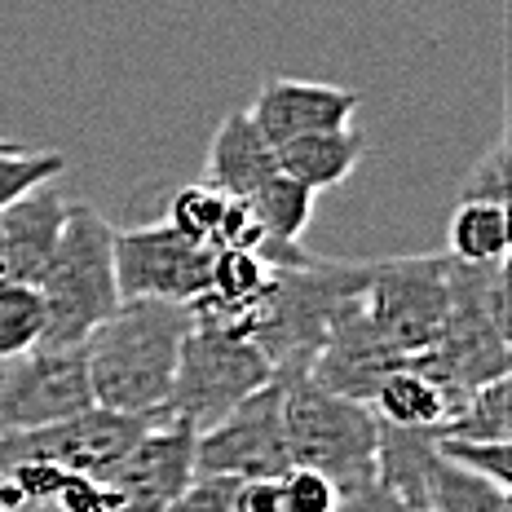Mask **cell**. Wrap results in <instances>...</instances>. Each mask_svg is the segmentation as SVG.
<instances>
[{
  "label": "cell",
  "mask_w": 512,
  "mask_h": 512,
  "mask_svg": "<svg viewBox=\"0 0 512 512\" xmlns=\"http://www.w3.org/2000/svg\"><path fill=\"white\" fill-rule=\"evenodd\" d=\"M190 336V309L173 301H120L106 323L84 336L93 407L155 420L173 389L181 345Z\"/></svg>",
  "instance_id": "obj_1"
},
{
  "label": "cell",
  "mask_w": 512,
  "mask_h": 512,
  "mask_svg": "<svg viewBox=\"0 0 512 512\" xmlns=\"http://www.w3.org/2000/svg\"><path fill=\"white\" fill-rule=\"evenodd\" d=\"M371 265L309 256L301 265H279L270 274V292H265V305L256 314L248 340L270 358L274 380L305 376L309 362L323 349V340L332 336V327L354 305H362Z\"/></svg>",
  "instance_id": "obj_2"
},
{
  "label": "cell",
  "mask_w": 512,
  "mask_h": 512,
  "mask_svg": "<svg viewBox=\"0 0 512 512\" xmlns=\"http://www.w3.org/2000/svg\"><path fill=\"white\" fill-rule=\"evenodd\" d=\"M45 301L40 345H84V336L120 309L115 226L93 204H67V226L36 283Z\"/></svg>",
  "instance_id": "obj_3"
},
{
  "label": "cell",
  "mask_w": 512,
  "mask_h": 512,
  "mask_svg": "<svg viewBox=\"0 0 512 512\" xmlns=\"http://www.w3.org/2000/svg\"><path fill=\"white\" fill-rule=\"evenodd\" d=\"M283 437L296 468L332 477L340 495L376 482V411L367 402L336 398L305 376H283Z\"/></svg>",
  "instance_id": "obj_4"
},
{
  "label": "cell",
  "mask_w": 512,
  "mask_h": 512,
  "mask_svg": "<svg viewBox=\"0 0 512 512\" xmlns=\"http://www.w3.org/2000/svg\"><path fill=\"white\" fill-rule=\"evenodd\" d=\"M274 384V367L248 336L217 332V327H195L181 345L173 389L155 420H181L186 429L204 433L217 420H226L234 407Z\"/></svg>",
  "instance_id": "obj_5"
},
{
  "label": "cell",
  "mask_w": 512,
  "mask_h": 512,
  "mask_svg": "<svg viewBox=\"0 0 512 512\" xmlns=\"http://www.w3.org/2000/svg\"><path fill=\"white\" fill-rule=\"evenodd\" d=\"M362 314L402 362L420 358L451 314V256H398L371 265Z\"/></svg>",
  "instance_id": "obj_6"
},
{
  "label": "cell",
  "mask_w": 512,
  "mask_h": 512,
  "mask_svg": "<svg viewBox=\"0 0 512 512\" xmlns=\"http://www.w3.org/2000/svg\"><path fill=\"white\" fill-rule=\"evenodd\" d=\"M89 407L84 345H36L23 358L0 362V437L45 429Z\"/></svg>",
  "instance_id": "obj_7"
},
{
  "label": "cell",
  "mask_w": 512,
  "mask_h": 512,
  "mask_svg": "<svg viewBox=\"0 0 512 512\" xmlns=\"http://www.w3.org/2000/svg\"><path fill=\"white\" fill-rule=\"evenodd\" d=\"M212 248L181 239L168 221L115 230V287L120 301L190 305L208 292Z\"/></svg>",
  "instance_id": "obj_8"
},
{
  "label": "cell",
  "mask_w": 512,
  "mask_h": 512,
  "mask_svg": "<svg viewBox=\"0 0 512 512\" xmlns=\"http://www.w3.org/2000/svg\"><path fill=\"white\" fill-rule=\"evenodd\" d=\"M292 468L283 437V389L279 380L252 393L243 407L195 437V477H230V482H256V477H283Z\"/></svg>",
  "instance_id": "obj_9"
},
{
  "label": "cell",
  "mask_w": 512,
  "mask_h": 512,
  "mask_svg": "<svg viewBox=\"0 0 512 512\" xmlns=\"http://www.w3.org/2000/svg\"><path fill=\"white\" fill-rule=\"evenodd\" d=\"M146 424L151 420L89 407V411L71 415V420L45 424V429L0 437V468L18 464V460H45V464L67 468V473H84V477H98L102 482V477L124 460L128 446L146 433Z\"/></svg>",
  "instance_id": "obj_10"
},
{
  "label": "cell",
  "mask_w": 512,
  "mask_h": 512,
  "mask_svg": "<svg viewBox=\"0 0 512 512\" xmlns=\"http://www.w3.org/2000/svg\"><path fill=\"white\" fill-rule=\"evenodd\" d=\"M195 429L181 420H151L102 477L115 512H168V504L195 482Z\"/></svg>",
  "instance_id": "obj_11"
},
{
  "label": "cell",
  "mask_w": 512,
  "mask_h": 512,
  "mask_svg": "<svg viewBox=\"0 0 512 512\" xmlns=\"http://www.w3.org/2000/svg\"><path fill=\"white\" fill-rule=\"evenodd\" d=\"M362 106L358 89L340 84L296 80V76H270L248 106L252 124L270 146H283L305 133H332V128H354V115Z\"/></svg>",
  "instance_id": "obj_12"
},
{
  "label": "cell",
  "mask_w": 512,
  "mask_h": 512,
  "mask_svg": "<svg viewBox=\"0 0 512 512\" xmlns=\"http://www.w3.org/2000/svg\"><path fill=\"white\" fill-rule=\"evenodd\" d=\"M407 367L398 354L389 349L376 327L367 323L362 305H354L345 318L332 327V336L323 340L318 358L309 362V380L323 384L336 398H354V402H371L376 384L389 376V371Z\"/></svg>",
  "instance_id": "obj_13"
},
{
  "label": "cell",
  "mask_w": 512,
  "mask_h": 512,
  "mask_svg": "<svg viewBox=\"0 0 512 512\" xmlns=\"http://www.w3.org/2000/svg\"><path fill=\"white\" fill-rule=\"evenodd\" d=\"M62 226H67V199L53 181L14 199L0 212V274L36 287L62 239Z\"/></svg>",
  "instance_id": "obj_14"
},
{
  "label": "cell",
  "mask_w": 512,
  "mask_h": 512,
  "mask_svg": "<svg viewBox=\"0 0 512 512\" xmlns=\"http://www.w3.org/2000/svg\"><path fill=\"white\" fill-rule=\"evenodd\" d=\"M274 173H279V164H274V146L261 137V128L252 124L248 111H234L217 124V133H212L204 177L199 181H204L208 190H217V195L243 199V204H248Z\"/></svg>",
  "instance_id": "obj_15"
},
{
  "label": "cell",
  "mask_w": 512,
  "mask_h": 512,
  "mask_svg": "<svg viewBox=\"0 0 512 512\" xmlns=\"http://www.w3.org/2000/svg\"><path fill=\"white\" fill-rule=\"evenodd\" d=\"M362 151H367V142H362L358 128H332V133H305L274 146V164H279L283 177H292L296 186L318 195V190H332L354 177Z\"/></svg>",
  "instance_id": "obj_16"
},
{
  "label": "cell",
  "mask_w": 512,
  "mask_h": 512,
  "mask_svg": "<svg viewBox=\"0 0 512 512\" xmlns=\"http://www.w3.org/2000/svg\"><path fill=\"white\" fill-rule=\"evenodd\" d=\"M367 407L376 411L380 424H393V429L442 433L446 420L460 407V398L451 389H442L433 376H424L420 367H398L376 384Z\"/></svg>",
  "instance_id": "obj_17"
},
{
  "label": "cell",
  "mask_w": 512,
  "mask_h": 512,
  "mask_svg": "<svg viewBox=\"0 0 512 512\" xmlns=\"http://www.w3.org/2000/svg\"><path fill=\"white\" fill-rule=\"evenodd\" d=\"M446 256L460 265H495L508 256V204H455L446 221Z\"/></svg>",
  "instance_id": "obj_18"
},
{
  "label": "cell",
  "mask_w": 512,
  "mask_h": 512,
  "mask_svg": "<svg viewBox=\"0 0 512 512\" xmlns=\"http://www.w3.org/2000/svg\"><path fill=\"white\" fill-rule=\"evenodd\" d=\"M424 512H512V495L508 486H495L490 477H477L446 455H433L424 473Z\"/></svg>",
  "instance_id": "obj_19"
},
{
  "label": "cell",
  "mask_w": 512,
  "mask_h": 512,
  "mask_svg": "<svg viewBox=\"0 0 512 512\" xmlns=\"http://www.w3.org/2000/svg\"><path fill=\"white\" fill-rule=\"evenodd\" d=\"M252 217L261 221L265 243H283V248H296L309 230V217H314V195L305 186H296L292 177L274 173L261 190L248 199Z\"/></svg>",
  "instance_id": "obj_20"
},
{
  "label": "cell",
  "mask_w": 512,
  "mask_h": 512,
  "mask_svg": "<svg viewBox=\"0 0 512 512\" xmlns=\"http://www.w3.org/2000/svg\"><path fill=\"white\" fill-rule=\"evenodd\" d=\"M512 433V384L508 376L477 384L473 393H464V402L446 420V429L437 437H460V442H508Z\"/></svg>",
  "instance_id": "obj_21"
},
{
  "label": "cell",
  "mask_w": 512,
  "mask_h": 512,
  "mask_svg": "<svg viewBox=\"0 0 512 512\" xmlns=\"http://www.w3.org/2000/svg\"><path fill=\"white\" fill-rule=\"evenodd\" d=\"M45 340V301L31 283L0 274V362L23 358Z\"/></svg>",
  "instance_id": "obj_22"
},
{
  "label": "cell",
  "mask_w": 512,
  "mask_h": 512,
  "mask_svg": "<svg viewBox=\"0 0 512 512\" xmlns=\"http://www.w3.org/2000/svg\"><path fill=\"white\" fill-rule=\"evenodd\" d=\"M67 159L62 151H40V146H23V142H0V212L14 199H23L27 190L58 181Z\"/></svg>",
  "instance_id": "obj_23"
},
{
  "label": "cell",
  "mask_w": 512,
  "mask_h": 512,
  "mask_svg": "<svg viewBox=\"0 0 512 512\" xmlns=\"http://www.w3.org/2000/svg\"><path fill=\"white\" fill-rule=\"evenodd\" d=\"M221 212H226V195L208 190L204 181L195 186H181L173 199H168V226H173L181 239L199 243V248H212L217 239V226H221Z\"/></svg>",
  "instance_id": "obj_24"
},
{
  "label": "cell",
  "mask_w": 512,
  "mask_h": 512,
  "mask_svg": "<svg viewBox=\"0 0 512 512\" xmlns=\"http://www.w3.org/2000/svg\"><path fill=\"white\" fill-rule=\"evenodd\" d=\"M437 455H446L451 464L468 468L477 477H490L495 486L512 490V451L508 442H460V437H437Z\"/></svg>",
  "instance_id": "obj_25"
},
{
  "label": "cell",
  "mask_w": 512,
  "mask_h": 512,
  "mask_svg": "<svg viewBox=\"0 0 512 512\" xmlns=\"http://www.w3.org/2000/svg\"><path fill=\"white\" fill-rule=\"evenodd\" d=\"M464 199H473V204H508V133H499L477 155V164L468 168L460 186V204Z\"/></svg>",
  "instance_id": "obj_26"
},
{
  "label": "cell",
  "mask_w": 512,
  "mask_h": 512,
  "mask_svg": "<svg viewBox=\"0 0 512 512\" xmlns=\"http://www.w3.org/2000/svg\"><path fill=\"white\" fill-rule=\"evenodd\" d=\"M279 486H283V504L287 512H336L340 508V490L332 477H323V473H314V468H287V473L279 477Z\"/></svg>",
  "instance_id": "obj_27"
},
{
  "label": "cell",
  "mask_w": 512,
  "mask_h": 512,
  "mask_svg": "<svg viewBox=\"0 0 512 512\" xmlns=\"http://www.w3.org/2000/svg\"><path fill=\"white\" fill-rule=\"evenodd\" d=\"M234 486L239 482H230V477H195L168 504V512H234Z\"/></svg>",
  "instance_id": "obj_28"
},
{
  "label": "cell",
  "mask_w": 512,
  "mask_h": 512,
  "mask_svg": "<svg viewBox=\"0 0 512 512\" xmlns=\"http://www.w3.org/2000/svg\"><path fill=\"white\" fill-rule=\"evenodd\" d=\"M49 512H115L111 508V495L98 477H84V473H67L53 495Z\"/></svg>",
  "instance_id": "obj_29"
},
{
  "label": "cell",
  "mask_w": 512,
  "mask_h": 512,
  "mask_svg": "<svg viewBox=\"0 0 512 512\" xmlns=\"http://www.w3.org/2000/svg\"><path fill=\"white\" fill-rule=\"evenodd\" d=\"M234 512H287L279 477H256L234 486Z\"/></svg>",
  "instance_id": "obj_30"
},
{
  "label": "cell",
  "mask_w": 512,
  "mask_h": 512,
  "mask_svg": "<svg viewBox=\"0 0 512 512\" xmlns=\"http://www.w3.org/2000/svg\"><path fill=\"white\" fill-rule=\"evenodd\" d=\"M336 512H398V508H393V499L384 495L376 482H367V486L349 490V495L340 499V508H336Z\"/></svg>",
  "instance_id": "obj_31"
},
{
  "label": "cell",
  "mask_w": 512,
  "mask_h": 512,
  "mask_svg": "<svg viewBox=\"0 0 512 512\" xmlns=\"http://www.w3.org/2000/svg\"><path fill=\"white\" fill-rule=\"evenodd\" d=\"M0 512H40L36 504H27V495L14 486V477L0 468Z\"/></svg>",
  "instance_id": "obj_32"
},
{
  "label": "cell",
  "mask_w": 512,
  "mask_h": 512,
  "mask_svg": "<svg viewBox=\"0 0 512 512\" xmlns=\"http://www.w3.org/2000/svg\"><path fill=\"white\" fill-rule=\"evenodd\" d=\"M40 512H49V508H40Z\"/></svg>",
  "instance_id": "obj_33"
},
{
  "label": "cell",
  "mask_w": 512,
  "mask_h": 512,
  "mask_svg": "<svg viewBox=\"0 0 512 512\" xmlns=\"http://www.w3.org/2000/svg\"><path fill=\"white\" fill-rule=\"evenodd\" d=\"M0 142H5V137H0Z\"/></svg>",
  "instance_id": "obj_34"
}]
</instances>
